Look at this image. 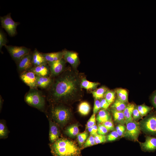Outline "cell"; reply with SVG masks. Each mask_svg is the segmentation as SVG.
I'll use <instances>...</instances> for the list:
<instances>
[{
	"instance_id": "1",
	"label": "cell",
	"mask_w": 156,
	"mask_h": 156,
	"mask_svg": "<svg viewBox=\"0 0 156 156\" xmlns=\"http://www.w3.org/2000/svg\"><path fill=\"white\" fill-rule=\"evenodd\" d=\"M82 74L70 67L55 77L49 87L48 97L52 101L67 103L80 99L83 92L81 86Z\"/></svg>"
},
{
	"instance_id": "2",
	"label": "cell",
	"mask_w": 156,
	"mask_h": 156,
	"mask_svg": "<svg viewBox=\"0 0 156 156\" xmlns=\"http://www.w3.org/2000/svg\"><path fill=\"white\" fill-rule=\"evenodd\" d=\"M51 152L54 156H80L81 151L76 143L68 140L58 139L50 146Z\"/></svg>"
},
{
	"instance_id": "3",
	"label": "cell",
	"mask_w": 156,
	"mask_h": 156,
	"mask_svg": "<svg viewBox=\"0 0 156 156\" xmlns=\"http://www.w3.org/2000/svg\"><path fill=\"white\" fill-rule=\"evenodd\" d=\"M25 100L29 105L40 110L44 108L45 106L44 98L37 89H31L25 95Z\"/></svg>"
},
{
	"instance_id": "4",
	"label": "cell",
	"mask_w": 156,
	"mask_h": 156,
	"mask_svg": "<svg viewBox=\"0 0 156 156\" xmlns=\"http://www.w3.org/2000/svg\"><path fill=\"white\" fill-rule=\"evenodd\" d=\"M51 113L53 119L62 125L66 123L71 116L69 109L62 105H57L53 107L51 109Z\"/></svg>"
},
{
	"instance_id": "5",
	"label": "cell",
	"mask_w": 156,
	"mask_h": 156,
	"mask_svg": "<svg viewBox=\"0 0 156 156\" xmlns=\"http://www.w3.org/2000/svg\"><path fill=\"white\" fill-rule=\"evenodd\" d=\"M141 129L150 135L156 136V114L151 113L139 123Z\"/></svg>"
},
{
	"instance_id": "6",
	"label": "cell",
	"mask_w": 156,
	"mask_h": 156,
	"mask_svg": "<svg viewBox=\"0 0 156 156\" xmlns=\"http://www.w3.org/2000/svg\"><path fill=\"white\" fill-rule=\"evenodd\" d=\"M126 124V130L123 136L132 141H137L140 133L141 129L139 123L133 120Z\"/></svg>"
},
{
	"instance_id": "7",
	"label": "cell",
	"mask_w": 156,
	"mask_h": 156,
	"mask_svg": "<svg viewBox=\"0 0 156 156\" xmlns=\"http://www.w3.org/2000/svg\"><path fill=\"white\" fill-rule=\"evenodd\" d=\"M13 59L17 63L23 57L30 52V49L23 46H5Z\"/></svg>"
},
{
	"instance_id": "8",
	"label": "cell",
	"mask_w": 156,
	"mask_h": 156,
	"mask_svg": "<svg viewBox=\"0 0 156 156\" xmlns=\"http://www.w3.org/2000/svg\"><path fill=\"white\" fill-rule=\"evenodd\" d=\"M0 21L2 27L5 29L10 36H14L16 34V27L19 23L12 20L10 13L0 17Z\"/></svg>"
},
{
	"instance_id": "9",
	"label": "cell",
	"mask_w": 156,
	"mask_h": 156,
	"mask_svg": "<svg viewBox=\"0 0 156 156\" xmlns=\"http://www.w3.org/2000/svg\"><path fill=\"white\" fill-rule=\"evenodd\" d=\"M66 62L63 58L60 60L48 63L51 76L55 77L63 72L66 68Z\"/></svg>"
},
{
	"instance_id": "10",
	"label": "cell",
	"mask_w": 156,
	"mask_h": 156,
	"mask_svg": "<svg viewBox=\"0 0 156 156\" xmlns=\"http://www.w3.org/2000/svg\"><path fill=\"white\" fill-rule=\"evenodd\" d=\"M29 70L23 72L20 75V78L31 89H37L36 75L33 72Z\"/></svg>"
},
{
	"instance_id": "11",
	"label": "cell",
	"mask_w": 156,
	"mask_h": 156,
	"mask_svg": "<svg viewBox=\"0 0 156 156\" xmlns=\"http://www.w3.org/2000/svg\"><path fill=\"white\" fill-rule=\"evenodd\" d=\"M18 70L23 72L30 70L33 66L32 63V53H29L23 57L17 63Z\"/></svg>"
},
{
	"instance_id": "12",
	"label": "cell",
	"mask_w": 156,
	"mask_h": 156,
	"mask_svg": "<svg viewBox=\"0 0 156 156\" xmlns=\"http://www.w3.org/2000/svg\"><path fill=\"white\" fill-rule=\"evenodd\" d=\"M63 58L67 62L69 63L72 68L77 70L79 63V60L77 54L75 52L64 50Z\"/></svg>"
},
{
	"instance_id": "13",
	"label": "cell",
	"mask_w": 156,
	"mask_h": 156,
	"mask_svg": "<svg viewBox=\"0 0 156 156\" xmlns=\"http://www.w3.org/2000/svg\"><path fill=\"white\" fill-rule=\"evenodd\" d=\"M140 144L143 151L148 152L154 151L156 150V137L147 136L145 141L140 143Z\"/></svg>"
},
{
	"instance_id": "14",
	"label": "cell",
	"mask_w": 156,
	"mask_h": 156,
	"mask_svg": "<svg viewBox=\"0 0 156 156\" xmlns=\"http://www.w3.org/2000/svg\"><path fill=\"white\" fill-rule=\"evenodd\" d=\"M60 135L59 128L55 123L49 121V139L50 142L53 143L59 138Z\"/></svg>"
},
{
	"instance_id": "15",
	"label": "cell",
	"mask_w": 156,
	"mask_h": 156,
	"mask_svg": "<svg viewBox=\"0 0 156 156\" xmlns=\"http://www.w3.org/2000/svg\"><path fill=\"white\" fill-rule=\"evenodd\" d=\"M47 64L33 67L29 70L33 72L36 75L47 77L50 73L49 68Z\"/></svg>"
},
{
	"instance_id": "16",
	"label": "cell",
	"mask_w": 156,
	"mask_h": 156,
	"mask_svg": "<svg viewBox=\"0 0 156 156\" xmlns=\"http://www.w3.org/2000/svg\"><path fill=\"white\" fill-rule=\"evenodd\" d=\"M32 63L34 67L48 63L45 60L42 53L36 49L32 53Z\"/></svg>"
},
{
	"instance_id": "17",
	"label": "cell",
	"mask_w": 156,
	"mask_h": 156,
	"mask_svg": "<svg viewBox=\"0 0 156 156\" xmlns=\"http://www.w3.org/2000/svg\"><path fill=\"white\" fill-rule=\"evenodd\" d=\"M64 53V51L42 54L45 60L48 63L59 60L63 58Z\"/></svg>"
},
{
	"instance_id": "18",
	"label": "cell",
	"mask_w": 156,
	"mask_h": 156,
	"mask_svg": "<svg viewBox=\"0 0 156 156\" xmlns=\"http://www.w3.org/2000/svg\"><path fill=\"white\" fill-rule=\"evenodd\" d=\"M52 80L51 78L36 75V81L38 86L42 88L49 87Z\"/></svg>"
},
{
	"instance_id": "19",
	"label": "cell",
	"mask_w": 156,
	"mask_h": 156,
	"mask_svg": "<svg viewBox=\"0 0 156 156\" xmlns=\"http://www.w3.org/2000/svg\"><path fill=\"white\" fill-rule=\"evenodd\" d=\"M135 105L133 103H129L123 111L124 115L125 123L133 120L132 115L133 111Z\"/></svg>"
},
{
	"instance_id": "20",
	"label": "cell",
	"mask_w": 156,
	"mask_h": 156,
	"mask_svg": "<svg viewBox=\"0 0 156 156\" xmlns=\"http://www.w3.org/2000/svg\"><path fill=\"white\" fill-rule=\"evenodd\" d=\"M110 116L106 110L102 109L99 112L96 118V120L99 123H102L110 119Z\"/></svg>"
},
{
	"instance_id": "21",
	"label": "cell",
	"mask_w": 156,
	"mask_h": 156,
	"mask_svg": "<svg viewBox=\"0 0 156 156\" xmlns=\"http://www.w3.org/2000/svg\"><path fill=\"white\" fill-rule=\"evenodd\" d=\"M99 84V83L98 82H92L87 80L85 77L82 79L81 82V88L87 90L95 89Z\"/></svg>"
},
{
	"instance_id": "22",
	"label": "cell",
	"mask_w": 156,
	"mask_h": 156,
	"mask_svg": "<svg viewBox=\"0 0 156 156\" xmlns=\"http://www.w3.org/2000/svg\"><path fill=\"white\" fill-rule=\"evenodd\" d=\"M116 94L117 99L120 101L127 103L128 101V93L125 89L117 88L115 91Z\"/></svg>"
},
{
	"instance_id": "23",
	"label": "cell",
	"mask_w": 156,
	"mask_h": 156,
	"mask_svg": "<svg viewBox=\"0 0 156 156\" xmlns=\"http://www.w3.org/2000/svg\"><path fill=\"white\" fill-rule=\"evenodd\" d=\"M107 90V87L103 86L91 92L95 99L99 100L103 99Z\"/></svg>"
},
{
	"instance_id": "24",
	"label": "cell",
	"mask_w": 156,
	"mask_h": 156,
	"mask_svg": "<svg viewBox=\"0 0 156 156\" xmlns=\"http://www.w3.org/2000/svg\"><path fill=\"white\" fill-rule=\"evenodd\" d=\"M111 111L115 121L122 125L125 123L123 112L118 111L113 109H112Z\"/></svg>"
},
{
	"instance_id": "25",
	"label": "cell",
	"mask_w": 156,
	"mask_h": 156,
	"mask_svg": "<svg viewBox=\"0 0 156 156\" xmlns=\"http://www.w3.org/2000/svg\"><path fill=\"white\" fill-rule=\"evenodd\" d=\"M90 110V105L86 102H83L79 105L78 112L82 115H86L88 114Z\"/></svg>"
},
{
	"instance_id": "26",
	"label": "cell",
	"mask_w": 156,
	"mask_h": 156,
	"mask_svg": "<svg viewBox=\"0 0 156 156\" xmlns=\"http://www.w3.org/2000/svg\"><path fill=\"white\" fill-rule=\"evenodd\" d=\"M127 105L126 103L120 101L117 98L112 105V107L116 111L123 112Z\"/></svg>"
},
{
	"instance_id": "27",
	"label": "cell",
	"mask_w": 156,
	"mask_h": 156,
	"mask_svg": "<svg viewBox=\"0 0 156 156\" xmlns=\"http://www.w3.org/2000/svg\"><path fill=\"white\" fill-rule=\"evenodd\" d=\"M65 132L68 135L73 137L78 135L79 132V129L77 125H74L67 127Z\"/></svg>"
},
{
	"instance_id": "28",
	"label": "cell",
	"mask_w": 156,
	"mask_h": 156,
	"mask_svg": "<svg viewBox=\"0 0 156 156\" xmlns=\"http://www.w3.org/2000/svg\"><path fill=\"white\" fill-rule=\"evenodd\" d=\"M138 109L142 117L144 116L149 113L153 109V107L144 104L137 106Z\"/></svg>"
},
{
	"instance_id": "29",
	"label": "cell",
	"mask_w": 156,
	"mask_h": 156,
	"mask_svg": "<svg viewBox=\"0 0 156 156\" xmlns=\"http://www.w3.org/2000/svg\"><path fill=\"white\" fill-rule=\"evenodd\" d=\"M9 131L5 123L2 120L0 122V138H6L8 135Z\"/></svg>"
},
{
	"instance_id": "30",
	"label": "cell",
	"mask_w": 156,
	"mask_h": 156,
	"mask_svg": "<svg viewBox=\"0 0 156 156\" xmlns=\"http://www.w3.org/2000/svg\"><path fill=\"white\" fill-rule=\"evenodd\" d=\"M116 93L115 91L108 89L106 92L104 96L105 99L110 104L114 101Z\"/></svg>"
},
{
	"instance_id": "31",
	"label": "cell",
	"mask_w": 156,
	"mask_h": 156,
	"mask_svg": "<svg viewBox=\"0 0 156 156\" xmlns=\"http://www.w3.org/2000/svg\"><path fill=\"white\" fill-rule=\"evenodd\" d=\"M88 136L87 132L85 131L78 134L77 140L79 144L81 146L87 139Z\"/></svg>"
},
{
	"instance_id": "32",
	"label": "cell",
	"mask_w": 156,
	"mask_h": 156,
	"mask_svg": "<svg viewBox=\"0 0 156 156\" xmlns=\"http://www.w3.org/2000/svg\"><path fill=\"white\" fill-rule=\"evenodd\" d=\"M96 144L105 142L106 141V137L105 135L97 134L94 136Z\"/></svg>"
},
{
	"instance_id": "33",
	"label": "cell",
	"mask_w": 156,
	"mask_h": 156,
	"mask_svg": "<svg viewBox=\"0 0 156 156\" xmlns=\"http://www.w3.org/2000/svg\"><path fill=\"white\" fill-rule=\"evenodd\" d=\"M95 144H96L94 137L93 136L91 135L84 144L83 148H86Z\"/></svg>"
},
{
	"instance_id": "34",
	"label": "cell",
	"mask_w": 156,
	"mask_h": 156,
	"mask_svg": "<svg viewBox=\"0 0 156 156\" xmlns=\"http://www.w3.org/2000/svg\"><path fill=\"white\" fill-rule=\"evenodd\" d=\"M126 130V127L124 125L120 124L117 125L116 128V131L119 136L123 135Z\"/></svg>"
},
{
	"instance_id": "35",
	"label": "cell",
	"mask_w": 156,
	"mask_h": 156,
	"mask_svg": "<svg viewBox=\"0 0 156 156\" xmlns=\"http://www.w3.org/2000/svg\"><path fill=\"white\" fill-rule=\"evenodd\" d=\"M7 40L5 34L1 30L0 31V49L1 50L3 46L6 45Z\"/></svg>"
},
{
	"instance_id": "36",
	"label": "cell",
	"mask_w": 156,
	"mask_h": 156,
	"mask_svg": "<svg viewBox=\"0 0 156 156\" xmlns=\"http://www.w3.org/2000/svg\"><path fill=\"white\" fill-rule=\"evenodd\" d=\"M102 124L108 131L113 130L114 129V124L111 119Z\"/></svg>"
},
{
	"instance_id": "37",
	"label": "cell",
	"mask_w": 156,
	"mask_h": 156,
	"mask_svg": "<svg viewBox=\"0 0 156 156\" xmlns=\"http://www.w3.org/2000/svg\"><path fill=\"white\" fill-rule=\"evenodd\" d=\"M132 117L133 120L135 121L141 118L142 116L138 109L137 106H135L133 111Z\"/></svg>"
},
{
	"instance_id": "38",
	"label": "cell",
	"mask_w": 156,
	"mask_h": 156,
	"mask_svg": "<svg viewBox=\"0 0 156 156\" xmlns=\"http://www.w3.org/2000/svg\"><path fill=\"white\" fill-rule=\"evenodd\" d=\"M119 137L116 130L112 132L109 134L107 137V140L108 141H112L115 140Z\"/></svg>"
},
{
	"instance_id": "39",
	"label": "cell",
	"mask_w": 156,
	"mask_h": 156,
	"mask_svg": "<svg viewBox=\"0 0 156 156\" xmlns=\"http://www.w3.org/2000/svg\"><path fill=\"white\" fill-rule=\"evenodd\" d=\"M95 114H93L88 121L86 124V128L92 127L96 124Z\"/></svg>"
},
{
	"instance_id": "40",
	"label": "cell",
	"mask_w": 156,
	"mask_h": 156,
	"mask_svg": "<svg viewBox=\"0 0 156 156\" xmlns=\"http://www.w3.org/2000/svg\"><path fill=\"white\" fill-rule=\"evenodd\" d=\"M108 131V130L102 124L99 125L97 130V134H98L105 135Z\"/></svg>"
},
{
	"instance_id": "41",
	"label": "cell",
	"mask_w": 156,
	"mask_h": 156,
	"mask_svg": "<svg viewBox=\"0 0 156 156\" xmlns=\"http://www.w3.org/2000/svg\"><path fill=\"white\" fill-rule=\"evenodd\" d=\"M101 108L100 101L95 99L93 109V114H96Z\"/></svg>"
},
{
	"instance_id": "42",
	"label": "cell",
	"mask_w": 156,
	"mask_h": 156,
	"mask_svg": "<svg viewBox=\"0 0 156 156\" xmlns=\"http://www.w3.org/2000/svg\"><path fill=\"white\" fill-rule=\"evenodd\" d=\"M101 108L103 109H107L110 105L105 99H102L100 101Z\"/></svg>"
},
{
	"instance_id": "43",
	"label": "cell",
	"mask_w": 156,
	"mask_h": 156,
	"mask_svg": "<svg viewBox=\"0 0 156 156\" xmlns=\"http://www.w3.org/2000/svg\"><path fill=\"white\" fill-rule=\"evenodd\" d=\"M88 129L91 135L94 136L97 134L98 127L96 124L88 128Z\"/></svg>"
},
{
	"instance_id": "44",
	"label": "cell",
	"mask_w": 156,
	"mask_h": 156,
	"mask_svg": "<svg viewBox=\"0 0 156 156\" xmlns=\"http://www.w3.org/2000/svg\"><path fill=\"white\" fill-rule=\"evenodd\" d=\"M150 100L152 105L156 110V91L154 92L151 95Z\"/></svg>"
},
{
	"instance_id": "45",
	"label": "cell",
	"mask_w": 156,
	"mask_h": 156,
	"mask_svg": "<svg viewBox=\"0 0 156 156\" xmlns=\"http://www.w3.org/2000/svg\"><path fill=\"white\" fill-rule=\"evenodd\" d=\"M0 110H1V109L2 108V98H1V96H0Z\"/></svg>"
}]
</instances>
